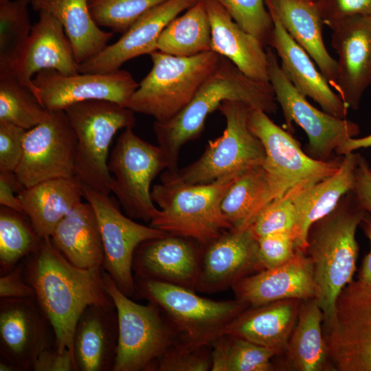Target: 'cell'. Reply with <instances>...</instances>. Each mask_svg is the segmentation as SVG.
Segmentation results:
<instances>
[{
  "label": "cell",
  "mask_w": 371,
  "mask_h": 371,
  "mask_svg": "<svg viewBox=\"0 0 371 371\" xmlns=\"http://www.w3.org/2000/svg\"><path fill=\"white\" fill-rule=\"evenodd\" d=\"M22 262L24 280L34 289L36 299L54 328L56 349L73 353L75 328L83 311L89 305L115 306L104 286L102 267L74 266L50 237L43 238L38 248Z\"/></svg>",
  "instance_id": "cell-1"
},
{
  "label": "cell",
  "mask_w": 371,
  "mask_h": 371,
  "mask_svg": "<svg viewBox=\"0 0 371 371\" xmlns=\"http://www.w3.org/2000/svg\"><path fill=\"white\" fill-rule=\"evenodd\" d=\"M225 100L239 101L267 114L275 113L278 108L270 82L249 78L229 59L221 56L217 67L190 103L169 121L153 124L157 146L165 157L168 171L179 169L182 146L201 134L208 115Z\"/></svg>",
  "instance_id": "cell-2"
},
{
  "label": "cell",
  "mask_w": 371,
  "mask_h": 371,
  "mask_svg": "<svg viewBox=\"0 0 371 371\" xmlns=\"http://www.w3.org/2000/svg\"><path fill=\"white\" fill-rule=\"evenodd\" d=\"M366 214L351 190L308 229L305 254L313 265L316 299L324 317L322 326L332 322L336 300L352 280L359 253L355 235Z\"/></svg>",
  "instance_id": "cell-3"
},
{
  "label": "cell",
  "mask_w": 371,
  "mask_h": 371,
  "mask_svg": "<svg viewBox=\"0 0 371 371\" xmlns=\"http://www.w3.org/2000/svg\"><path fill=\"white\" fill-rule=\"evenodd\" d=\"M239 177L228 175L211 183L186 184L161 179L151 197L159 207L150 226L169 234L192 239L205 246L232 227L221 205L227 190Z\"/></svg>",
  "instance_id": "cell-4"
},
{
  "label": "cell",
  "mask_w": 371,
  "mask_h": 371,
  "mask_svg": "<svg viewBox=\"0 0 371 371\" xmlns=\"http://www.w3.org/2000/svg\"><path fill=\"white\" fill-rule=\"evenodd\" d=\"M135 295L157 305L175 341L193 346H211L228 325L249 306L239 300L216 301L194 290L134 276Z\"/></svg>",
  "instance_id": "cell-5"
},
{
  "label": "cell",
  "mask_w": 371,
  "mask_h": 371,
  "mask_svg": "<svg viewBox=\"0 0 371 371\" xmlns=\"http://www.w3.org/2000/svg\"><path fill=\"white\" fill-rule=\"evenodd\" d=\"M149 55L153 67L126 107L160 123L171 120L190 103L221 58L213 51L177 56L156 50Z\"/></svg>",
  "instance_id": "cell-6"
},
{
  "label": "cell",
  "mask_w": 371,
  "mask_h": 371,
  "mask_svg": "<svg viewBox=\"0 0 371 371\" xmlns=\"http://www.w3.org/2000/svg\"><path fill=\"white\" fill-rule=\"evenodd\" d=\"M218 109L226 121L222 135L210 140L203 153L195 161L175 172L166 170L161 179L203 184L225 176L240 177L263 165L265 148L248 122L251 108L239 101L225 100Z\"/></svg>",
  "instance_id": "cell-7"
},
{
  "label": "cell",
  "mask_w": 371,
  "mask_h": 371,
  "mask_svg": "<svg viewBox=\"0 0 371 371\" xmlns=\"http://www.w3.org/2000/svg\"><path fill=\"white\" fill-rule=\"evenodd\" d=\"M65 111L78 140L75 177L82 185L109 194L113 183L107 163L109 146L117 131L133 128L135 112L103 100L80 102Z\"/></svg>",
  "instance_id": "cell-8"
},
{
  "label": "cell",
  "mask_w": 371,
  "mask_h": 371,
  "mask_svg": "<svg viewBox=\"0 0 371 371\" xmlns=\"http://www.w3.org/2000/svg\"><path fill=\"white\" fill-rule=\"evenodd\" d=\"M102 276L118 320L117 350L113 371L151 370L154 363L175 341L171 327L157 304L135 302L118 289L104 269Z\"/></svg>",
  "instance_id": "cell-9"
},
{
  "label": "cell",
  "mask_w": 371,
  "mask_h": 371,
  "mask_svg": "<svg viewBox=\"0 0 371 371\" xmlns=\"http://www.w3.org/2000/svg\"><path fill=\"white\" fill-rule=\"evenodd\" d=\"M248 122L265 148L266 157L262 166L267 174L271 202L299 185L312 186L324 179L341 166L342 156L328 161L311 157L302 150L297 139L262 110L251 109Z\"/></svg>",
  "instance_id": "cell-10"
},
{
  "label": "cell",
  "mask_w": 371,
  "mask_h": 371,
  "mask_svg": "<svg viewBox=\"0 0 371 371\" xmlns=\"http://www.w3.org/2000/svg\"><path fill=\"white\" fill-rule=\"evenodd\" d=\"M108 169L113 175L111 192L126 216L150 222L159 212L151 197L150 185L167 169L161 148L139 137L133 128H127L117 139Z\"/></svg>",
  "instance_id": "cell-11"
},
{
  "label": "cell",
  "mask_w": 371,
  "mask_h": 371,
  "mask_svg": "<svg viewBox=\"0 0 371 371\" xmlns=\"http://www.w3.org/2000/svg\"><path fill=\"white\" fill-rule=\"evenodd\" d=\"M323 327L334 370L371 371V287L352 280L339 293L332 322Z\"/></svg>",
  "instance_id": "cell-12"
},
{
  "label": "cell",
  "mask_w": 371,
  "mask_h": 371,
  "mask_svg": "<svg viewBox=\"0 0 371 371\" xmlns=\"http://www.w3.org/2000/svg\"><path fill=\"white\" fill-rule=\"evenodd\" d=\"M266 52L269 82L286 126L291 128L294 122L304 131L308 140V155L319 161L330 160L333 153L359 133L358 124L311 105L285 76L271 47Z\"/></svg>",
  "instance_id": "cell-13"
},
{
  "label": "cell",
  "mask_w": 371,
  "mask_h": 371,
  "mask_svg": "<svg viewBox=\"0 0 371 371\" xmlns=\"http://www.w3.org/2000/svg\"><path fill=\"white\" fill-rule=\"evenodd\" d=\"M84 197L95 213L104 247L103 269L128 297L135 294L133 275L135 251L143 242L168 233L146 226L124 215L109 194L82 185Z\"/></svg>",
  "instance_id": "cell-14"
},
{
  "label": "cell",
  "mask_w": 371,
  "mask_h": 371,
  "mask_svg": "<svg viewBox=\"0 0 371 371\" xmlns=\"http://www.w3.org/2000/svg\"><path fill=\"white\" fill-rule=\"evenodd\" d=\"M78 140L65 111H49L43 122L27 130L23 156L14 172L28 188L42 181L75 176Z\"/></svg>",
  "instance_id": "cell-15"
},
{
  "label": "cell",
  "mask_w": 371,
  "mask_h": 371,
  "mask_svg": "<svg viewBox=\"0 0 371 371\" xmlns=\"http://www.w3.org/2000/svg\"><path fill=\"white\" fill-rule=\"evenodd\" d=\"M34 96L49 111H65L87 100H103L127 106L139 84L130 72L78 73L65 75L54 69L39 71L32 79Z\"/></svg>",
  "instance_id": "cell-16"
},
{
  "label": "cell",
  "mask_w": 371,
  "mask_h": 371,
  "mask_svg": "<svg viewBox=\"0 0 371 371\" xmlns=\"http://www.w3.org/2000/svg\"><path fill=\"white\" fill-rule=\"evenodd\" d=\"M55 344L54 328L36 297H1V359L16 371L32 370L40 353Z\"/></svg>",
  "instance_id": "cell-17"
},
{
  "label": "cell",
  "mask_w": 371,
  "mask_h": 371,
  "mask_svg": "<svg viewBox=\"0 0 371 371\" xmlns=\"http://www.w3.org/2000/svg\"><path fill=\"white\" fill-rule=\"evenodd\" d=\"M196 289L214 293L232 287L262 267L251 227L229 229L203 246Z\"/></svg>",
  "instance_id": "cell-18"
},
{
  "label": "cell",
  "mask_w": 371,
  "mask_h": 371,
  "mask_svg": "<svg viewBox=\"0 0 371 371\" xmlns=\"http://www.w3.org/2000/svg\"><path fill=\"white\" fill-rule=\"evenodd\" d=\"M199 0H166L141 16L113 44L79 65L80 73H109L126 61L157 50L163 30Z\"/></svg>",
  "instance_id": "cell-19"
},
{
  "label": "cell",
  "mask_w": 371,
  "mask_h": 371,
  "mask_svg": "<svg viewBox=\"0 0 371 371\" xmlns=\"http://www.w3.org/2000/svg\"><path fill=\"white\" fill-rule=\"evenodd\" d=\"M332 30L331 44L338 55L334 89L355 110L371 84V16L350 18Z\"/></svg>",
  "instance_id": "cell-20"
},
{
  "label": "cell",
  "mask_w": 371,
  "mask_h": 371,
  "mask_svg": "<svg viewBox=\"0 0 371 371\" xmlns=\"http://www.w3.org/2000/svg\"><path fill=\"white\" fill-rule=\"evenodd\" d=\"M193 241L168 234L142 243L133 257L135 277L196 289L203 245Z\"/></svg>",
  "instance_id": "cell-21"
},
{
  "label": "cell",
  "mask_w": 371,
  "mask_h": 371,
  "mask_svg": "<svg viewBox=\"0 0 371 371\" xmlns=\"http://www.w3.org/2000/svg\"><path fill=\"white\" fill-rule=\"evenodd\" d=\"M232 288L236 299L249 306L287 299L306 300L317 294L311 260L298 249L284 265L247 276Z\"/></svg>",
  "instance_id": "cell-22"
},
{
  "label": "cell",
  "mask_w": 371,
  "mask_h": 371,
  "mask_svg": "<svg viewBox=\"0 0 371 371\" xmlns=\"http://www.w3.org/2000/svg\"><path fill=\"white\" fill-rule=\"evenodd\" d=\"M38 12V20L32 25L14 70L19 82L33 94L36 87L32 78L41 71L54 69L65 75L79 73V65L62 23L47 12Z\"/></svg>",
  "instance_id": "cell-23"
},
{
  "label": "cell",
  "mask_w": 371,
  "mask_h": 371,
  "mask_svg": "<svg viewBox=\"0 0 371 371\" xmlns=\"http://www.w3.org/2000/svg\"><path fill=\"white\" fill-rule=\"evenodd\" d=\"M268 10L273 22L268 45L280 58V67L285 76L300 92L313 99L324 111L346 118L348 106L333 91L326 77L316 69L311 56L288 34L273 12Z\"/></svg>",
  "instance_id": "cell-24"
},
{
  "label": "cell",
  "mask_w": 371,
  "mask_h": 371,
  "mask_svg": "<svg viewBox=\"0 0 371 371\" xmlns=\"http://www.w3.org/2000/svg\"><path fill=\"white\" fill-rule=\"evenodd\" d=\"M118 343L115 306L89 305L75 328L73 353L78 371H113Z\"/></svg>",
  "instance_id": "cell-25"
},
{
  "label": "cell",
  "mask_w": 371,
  "mask_h": 371,
  "mask_svg": "<svg viewBox=\"0 0 371 371\" xmlns=\"http://www.w3.org/2000/svg\"><path fill=\"white\" fill-rule=\"evenodd\" d=\"M211 26L212 51L255 80L269 82L265 45L243 30L215 0H204Z\"/></svg>",
  "instance_id": "cell-26"
},
{
  "label": "cell",
  "mask_w": 371,
  "mask_h": 371,
  "mask_svg": "<svg viewBox=\"0 0 371 371\" xmlns=\"http://www.w3.org/2000/svg\"><path fill=\"white\" fill-rule=\"evenodd\" d=\"M359 155L354 152L342 155L341 166L334 174L303 189L295 196L296 222L293 232L297 249L306 253L311 225L328 214L352 190Z\"/></svg>",
  "instance_id": "cell-27"
},
{
  "label": "cell",
  "mask_w": 371,
  "mask_h": 371,
  "mask_svg": "<svg viewBox=\"0 0 371 371\" xmlns=\"http://www.w3.org/2000/svg\"><path fill=\"white\" fill-rule=\"evenodd\" d=\"M288 34L314 60L334 89L337 63L327 51L322 37V20L316 0H265Z\"/></svg>",
  "instance_id": "cell-28"
},
{
  "label": "cell",
  "mask_w": 371,
  "mask_h": 371,
  "mask_svg": "<svg viewBox=\"0 0 371 371\" xmlns=\"http://www.w3.org/2000/svg\"><path fill=\"white\" fill-rule=\"evenodd\" d=\"M302 300L287 299L249 306L227 327L225 333L284 352L295 325Z\"/></svg>",
  "instance_id": "cell-29"
},
{
  "label": "cell",
  "mask_w": 371,
  "mask_h": 371,
  "mask_svg": "<svg viewBox=\"0 0 371 371\" xmlns=\"http://www.w3.org/2000/svg\"><path fill=\"white\" fill-rule=\"evenodd\" d=\"M17 196L24 213L43 238L50 237L58 223L82 202L84 192L82 183L74 176L42 181Z\"/></svg>",
  "instance_id": "cell-30"
},
{
  "label": "cell",
  "mask_w": 371,
  "mask_h": 371,
  "mask_svg": "<svg viewBox=\"0 0 371 371\" xmlns=\"http://www.w3.org/2000/svg\"><path fill=\"white\" fill-rule=\"evenodd\" d=\"M50 238L60 253L82 269L102 267L104 247L93 207L80 203L56 225Z\"/></svg>",
  "instance_id": "cell-31"
},
{
  "label": "cell",
  "mask_w": 371,
  "mask_h": 371,
  "mask_svg": "<svg viewBox=\"0 0 371 371\" xmlns=\"http://www.w3.org/2000/svg\"><path fill=\"white\" fill-rule=\"evenodd\" d=\"M323 313L316 297L302 300L284 350L289 370H334L323 334Z\"/></svg>",
  "instance_id": "cell-32"
},
{
  "label": "cell",
  "mask_w": 371,
  "mask_h": 371,
  "mask_svg": "<svg viewBox=\"0 0 371 371\" xmlns=\"http://www.w3.org/2000/svg\"><path fill=\"white\" fill-rule=\"evenodd\" d=\"M30 4L62 23L78 65L102 50L113 37L112 32L102 30L93 19L89 0H31Z\"/></svg>",
  "instance_id": "cell-33"
},
{
  "label": "cell",
  "mask_w": 371,
  "mask_h": 371,
  "mask_svg": "<svg viewBox=\"0 0 371 371\" xmlns=\"http://www.w3.org/2000/svg\"><path fill=\"white\" fill-rule=\"evenodd\" d=\"M157 50L177 56L212 51L211 26L204 0L175 17L161 33Z\"/></svg>",
  "instance_id": "cell-34"
},
{
  "label": "cell",
  "mask_w": 371,
  "mask_h": 371,
  "mask_svg": "<svg viewBox=\"0 0 371 371\" xmlns=\"http://www.w3.org/2000/svg\"><path fill=\"white\" fill-rule=\"evenodd\" d=\"M270 202L267 174L260 166L234 181L221 207L232 229H243L251 225L260 210Z\"/></svg>",
  "instance_id": "cell-35"
},
{
  "label": "cell",
  "mask_w": 371,
  "mask_h": 371,
  "mask_svg": "<svg viewBox=\"0 0 371 371\" xmlns=\"http://www.w3.org/2000/svg\"><path fill=\"white\" fill-rule=\"evenodd\" d=\"M43 238L25 213L0 207V271L12 270L39 247Z\"/></svg>",
  "instance_id": "cell-36"
},
{
  "label": "cell",
  "mask_w": 371,
  "mask_h": 371,
  "mask_svg": "<svg viewBox=\"0 0 371 371\" xmlns=\"http://www.w3.org/2000/svg\"><path fill=\"white\" fill-rule=\"evenodd\" d=\"M49 115L32 91L23 85L14 71L0 72V122L29 130Z\"/></svg>",
  "instance_id": "cell-37"
},
{
  "label": "cell",
  "mask_w": 371,
  "mask_h": 371,
  "mask_svg": "<svg viewBox=\"0 0 371 371\" xmlns=\"http://www.w3.org/2000/svg\"><path fill=\"white\" fill-rule=\"evenodd\" d=\"M31 0H0V72L14 71L32 28Z\"/></svg>",
  "instance_id": "cell-38"
},
{
  "label": "cell",
  "mask_w": 371,
  "mask_h": 371,
  "mask_svg": "<svg viewBox=\"0 0 371 371\" xmlns=\"http://www.w3.org/2000/svg\"><path fill=\"white\" fill-rule=\"evenodd\" d=\"M166 1L89 0V8L99 27L124 34L145 12Z\"/></svg>",
  "instance_id": "cell-39"
},
{
  "label": "cell",
  "mask_w": 371,
  "mask_h": 371,
  "mask_svg": "<svg viewBox=\"0 0 371 371\" xmlns=\"http://www.w3.org/2000/svg\"><path fill=\"white\" fill-rule=\"evenodd\" d=\"M245 32L268 45L273 22L265 0H215Z\"/></svg>",
  "instance_id": "cell-40"
},
{
  "label": "cell",
  "mask_w": 371,
  "mask_h": 371,
  "mask_svg": "<svg viewBox=\"0 0 371 371\" xmlns=\"http://www.w3.org/2000/svg\"><path fill=\"white\" fill-rule=\"evenodd\" d=\"M309 186L299 185L282 197L265 205L250 226L256 238L276 232L293 231L296 222L295 196Z\"/></svg>",
  "instance_id": "cell-41"
},
{
  "label": "cell",
  "mask_w": 371,
  "mask_h": 371,
  "mask_svg": "<svg viewBox=\"0 0 371 371\" xmlns=\"http://www.w3.org/2000/svg\"><path fill=\"white\" fill-rule=\"evenodd\" d=\"M229 335L226 371H270L277 354L271 349L245 339Z\"/></svg>",
  "instance_id": "cell-42"
},
{
  "label": "cell",
  "mask_w": 371,
  "mask_h": 371,
  "mask_svg": "<svg viewBox=\"0 0 371 371\" xmlns=\"http://www.w3.org/2000/svg\"><path fill=\"white\" fill-rule=\"evenodd\" d=\"M209 347H193L175 341L156 361L153 368L158 371L210 370L212 359Z\"/></svg>",
  "instance_id": "cell-43"
},
{
  "label": "cell",
  "mask_w": 371,
  "mask_h": 371,
  "mask_svg": "<svg viewBox=\"0 0 371 371\" xmlns=\"http://www.w3.org/2000/svg\"><path fill=\"white\" fill-rule=\"evenodd\" d=\"M257 240L258 256L264 269L284 265L297 251L293 231L267 234L257 238Z\"/></svg>",
  "instance_id": "cell-44"
},
{
  "label": "cell",
  "mask_w": 371,
  "mask_h": 371,
  "mask_svg": "<svg viewBox=\"0 0 371 371\" xmlns=\"http://www.w3.org/2000/svg\"><path fill=\"white\" fill-rule=\"evenodd\" d=\"M323 24L333 30L357 16H371V0H316Z\"/></svg>",
  "instance_id": "cell-45"
},
{
  "label": "cell",
  "mask_w": 371,
  "mask_h": 371,
  "mask_svg": "<svg viewBox=\"0 0 371 371\" xmlns=\"http://www.w3.org/2000/svg\"><path fill=\"white\" fill-rule=\"evenodd\" d=\"M27 130L8 122H0V172H14L23 156Z\"/></svg>",
  "instance_id": "cell-46"
},
{
  "label": "cell",
  "mask_w": 371,
  "mask_h": 371,
  "mask_svg": "<svg viewBox=\"0 0 371 371\" xmlns=\"http://www.w3.org/2000/svg\"><path fill=\"white\" fill-rule=\"evenodd\" d=\"M34 371H78L73 353L68 349L60 352L56 346L44 350L36 358Z\"/></svg>",
  "instance_id": "cell-47"
},
{
  "label": "cell",
  "mask_w": 371,
  "mask_h": 371,
  "mask_svg": "<svg viewBox=\"0 0 371 371\" xmlns=\"http://www.w3.org/2000/svg\"><path fill=\"white\" fill-rule=\"evenodd\" d=\"M21 261L10 271L1 275L0 297L26 298L36 297L34 289L23 278Z\"/></svg>",
  "instance_id": "cell-48"
},
{
  "label": "cell",
  "mask_w": 371,
  "mask_h": 371,
  "mask_svg": "<svg viewBox=\"0 0 371 371\" xmlns=\"http://www.w3.org/2000/svg\"><path fill=\"white\" fill-rule=\"evenodd\" d=\"M352 192L366 212L371 213V168L366 159L359 155L355 169Z\"/></svg>",
  "instance_id": "cell-49"
},
{
  "label": "cell",
  "mask_w": 371,
  "mask_h": 371,
  "mask_svg": "<svg viewBox=\"0 0 371 371\" xmlns=\"http://www.w3.org/2000/svg\"><path fill=\"white\" fill-rule=\"evenodd\" d=\"M25 188L18 179L15 172H0V204L16 211L24 213L18 194Z\"/></svg>",
  "instance_id": "cell-50"
},
{
  "label": "cell",
  "mask_w": 371,
  "mask_h": 371,
  "mask_svg": "<svg viewBox=\"0 0 371 371\" xmlns=\"http://www.w3.org/2000/svg\"><path fill=\"white\" fill-rule=\"evenodd\" d=\"M359 226L370 242L369 253L363 258L360 267L358 280L371 287V213L366 212Z\"/></svg>",
  "instance_id": "cell-51"
},
{
  "label": "cell",
  "mask_w": 371,
  "mask_h": 371,
  "mask_svg": "<svg viewBox=\"0 0 371 371\" xmlns=\"http://www.w3.org/2000/svg\"><path fill=\"white\" fill-rule=\"evenodd\" d=\"M369 147H371V134L361 138H350L336 151V154L342 156L358 149Z\"/></svg>",
  "instance_id": "cell-52"
}]
</instances>
